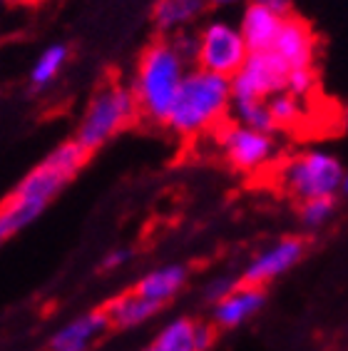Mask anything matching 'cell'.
<instances>
[{"label":"cell","instance_id":"6da1fadb","mask_svg":"<svg viewBox=\"0 0 348 351\" xmlns=\"http://www.w3.org/2000/svg\"><path fill=\"white\" fill-rule=\"evenodd\" d=\"M87 155L90 152L77 140H67L55 147L0 204V239H8L35 222L62 184L85 165Z\"/></svg>","mask_w":348,"mask_h":351},{"label":"cell","instance_id":"7a4b0ae2","mask_svg":"<svg viewBox=\"0 0 348 351\" xmlns=\"http://www.w3.org/2000/svg\"><path fill=\"white\" fill-rule=\"evenodd\" d=\"M232 77L209 73L204 68L187 70L172 112L167 117V128L179 137H197L212 132L224 122L232 110Z\"/></svg>","mask_w":348,"mask_h":351},{"label":"cell","instance_id":"3957f363","mask_svg":"<svg viewBox=\"0 0 348 351\" xmlns=\"http://www.w3.org/2000/svg\"><path fill=\"white\" fill-rule=\"evenodd\" d=\"M184 75H187V60L182 58L169 38L149 43L142 50L132 93L140 102V112L145 120L154 125H167Z\"/></svg>","mask_w":348,"mask_h":351},{"label":"cell","instance_id":"277c9868","mask_svg":"<svg viewBox=\"0 0 348 351\" xmlns=\"http://www.w3.org/2000/svg\"><path fill=\"white\" fill-rule=\"evenodd\" d=\"M137 117H142V112L132 88L120 85V82H110L97 90L90 100L75 140L80 142L87 152H92L108 140H112L117 132L129 128Z\"/></svg>","mask_w":348,"mask_h":351},{"label":"cell","instance_id":"5b68a950","mask_svg":"<svg viewBox=\"0 0 348 351\" xmlns=\"http://www.w3.org/2000/svg\"><path fill=\"white\" fill-rule=\"evenodd\" d=\"M346 169L338 162V157L326 149H306L288 157L279 169V182L284 192L306 202L319 197H336L343 189Z\"/></svg>","mask_w":348,"mask_h":351},{"label":"cell","instance_id":"8992f818","mask_svg":"<svg viewBox=\"0 0 348 351\" xmlns=\"http://www.w3.org/2000/svg\"><path fill=\"white\" fill-rule=\"evenodd\" d=\"M214 135L224 160L239 172H259L274 162L276 152H279L276 137L271 132L244 128L234 120L221 122L214 130Z\"/></svg>","mask_w":348,"mask_h":351},{"label":"cell","instance_id":"52a82bcc","mask_svg":"<svg viewBox=\"0 0 348 351\" xmlns=\"http://www.w3.org/2000/svg\"><path fill=\"white\" fill-rule=\"evenodd\" d=\"M249 47L239 25L227 21H212L199 30V53H197V68L209 73L234 77L239 68L247 62Z\"/></svg>","mask_w":348,"mask_h":351},{"label":"cell","instance_id":"ba28073f","mask_svg":"<svg viewBox=\"0 0 348 351\" xmlns=\"http://www.w3.org/2000/svg\"><path fill=\"white\" fill-rule=\"evenodd\" d=\"M291 70L274 50L249 53L247 62L232 77L234 100H269L271 95L286 90V77Z\"/></svg>","mask_w":348,"mask_h":351},{"label":"cell","instance_id":"9c48e42d","mask_svg":"<svg viewBox=\"0 0 348 351\" xmlns=\"http://www.w3.org/2000/svg\"><path fill=\"white\" fill-rule=\"evenodd\" d=\"M303 254H306V239L303 237H282L274 244H269L266 250H261L247 264V269L241 274V282L264 287V284L282 277L284 271L294 269L296 264L303 259Z\"/></svg>","mask_w":348,"mask_h":351},{"label":"cell","instance_id":"30bf717a","mask_svg":"<svg viewBox=\"0 0 348 351\" xmlns=\"http://www.w3.org/2000/svg\"><path fill=\"white\" fill-rule=\"evenodd\" d=\"M288 13H279L276 8L259 3V0H249L239 18V30L247 40L249 53H266L271 50L282 33L284 18Z\"/></svg>","mask_w":348,"mask_h":351},{"label":"cell","instance_id":"8fae6325","mask_svg":"<svg viewBox=\"0 0 348 351\" xmlns=\"http://www.w3.org/2000/svg\"><path fill=\"white\" fill-rule=\"evenodd\" d=\"M271 50L282 58L288 70L314 68L316 35H314V30L308 27L306 21H301L299 15L288 13L286 18H284L282 33H279V38H276Z\"/></svg>","mask_w":348,"mask_h":351},{"label":"cell","instance_id":"7c38bea8","mask_svg":"<svg viewBox=\"0 0 348 351\" xmlns=\"http://www.w3.org/2000/svg\"><path fill=\"white\" fill-rule=\"evenodd\" d=\"M266 304V291L264 287L241 282L232 294L216 302L212 309V324L219 329H236V326L247 324L249 319H254Z\"/></svg>","mask_w":348,"mask_h":351},{"label":"cell","instance_id":"4fadbf2b","mask_svg":"<svg viewBox=\"0 0 348 351\" xmlns=\"http://www.w3.org/2000/svg\"><path fill=\"white\" fill-rule=\"evenodd\" d=\"M108 326L110 319L105 309L82 314L75 322L62 326L60 331H55L47 341V351H87L102 337V331Z\"/></svg>","mask_w":348,"mask_h":351},{"label":"cell","instance_id":"5bb4252c","mask_svg":"<svg viewBox=\"0 0 348 351\" xmlns=\"http://www.w3.org/2000/svg\"><path fill=\"white\" fill-rule=\"evenodd\" d=\"M162 309V304L152 302V299L142 297L137 291H127V294H120L117 299H112L110 304H105L108 311L110 326H117V329H132V326H140L145 322L157 314Z\"/></svg>","mask_w":348,"mask_h":351},{"label":"cell","instance_id":"9a60e30c","mask_svg":"<svg viewBox=\"0 0 348 351\" xmlns=\"http://www.w3.org/2000/svg\"><path fill=\"white\" fill-rule=\"evenodd\" d=\"M187 277L189 271L184 264H164V267H157L149 274H145L137 282L134 291L142 294V297L152 299V302H157V304H167L169 299L184 287Z\"/></svg>","mask_w":348,"mask_h":351},{"label":"cell","instance_id":"2e32d148","mask_svg":"<svg viewBox=\"0 0 348 351\" xmlns=\"http://www.w3.org/2000/svg\"><path fill=\"white\" fill-rule=\"evenodd\" d=\"M207 5V0H157V5L152 10L154 27L164 35L177 33L195 18H199Z\"/></svg>","mask_w":348,"mask_h":351},{"label":"cell","instance_id":"e0dca14e","mask_svg":"<svg viewBox=\"0 0 348 351\" xmlns=\"http://www.w3.org/2000/svg\"><path fill=\"white\" fill-rule=\"evenodd\" d=\"M149 351H199L197 349V322L187 317L172 319L157 334Z\"/></svg>","mask_w":348,"mask_h":351},{"label":"cell","instance_id":"ac0fdd59","mask_svg":"<svg viewBox=\"0 0 348 351\" xmlns=\"http://www.w3.org/2000/svg\"><path fill=\"white\" fill-rule=\"evenodd\" d=\"M229 115L244 128L271 132V135L276 132L274 117H271V110H269V100H232Z\"/></svg>","mask_w":348,"mask_h":351},{"label":"cell","instance_id":"d6986e66","mask_svg":"<svg viewBox=\"0 0 348 351\" xmlns=\"http://www.w3.org/2000/svg\"><path fill=\"white\" fill-rule=\"evenodd\" d=\"M269 110L274 117L276 130H294L296 125H301L306 112H303V100L291 95L288 90H282L269 97Z\"/></svg>","mask_w":348,"mask_h":351},{"label":"cell","instance_id":"ffe728a7","mask_svg":"<svg viewBox=\"0 0 348 351\" xmlns=\"http://www.w3.org/2000/svg\"><path fill=\"white\" fill-rule=\"evenodd\" d=\"M67 60V47L65 45H50L47 50H42V55L38 58V62L30 70V82L33 88H45L58 77V73L62 70Z\"/></svg>","mask_w":348,"mask_h":351},{"label":"cell","instance_id":"44dd1931","mask_svg":"<svg viewBox=\"0 0 348 351\" xmlns=\"http://www.w3.org/2000/svg\"><path fill=\"white\" fill-rule=\"evenodd\" d=\"M336 197H319V199H306V202H301V207H299V217H301V222L306 230H319V227H323V224L331 219V215H334V202Z\"/></svg>","mask_w":348,"mask_h":351},{"label":"cell","instance_id":"7402d4cb","mask_svg":"<svg viewBox=\"0 0 348 351\" xmlns=\"http://www.w3.org/2000/svg\"><path fill=\"white\" fill-rule=\"evenodd\" d=\"M316 88V70L314 68H299L291 70L286 77V90L296 97H308Z\"/></svg>","mask_w":348,"mask_h":351},{"label":"cell","instance_id":"603a6c76","mask_svg":"<svg viewBox=\"0 0 348 351\" xmlns=\"http://www.w3.org/2000/svg\"><path fill=\"white\" fill-rule=\"evenodd\" d=\"M239 284L241 282H234V279H227V277L212 279V282L204 287V299H207V302H212V304H216V302H221L227 294H232Z\"/></svg>","mask_w":348,"mask_h":351},{"label":"cell","instance_id":"cb8c5ba5","mask_svg":"<svg viewBox=\"0 0 348 351\" xmlns=\"http://www.w3.org/2000/svg\"><path fill=\"white\" fill-rule=\"evenodd\" d=\"M214 339H216L214 324H209V322H197V349L209 351L212 344H214Z\"/></svg>","mask_w":348,"mask_h":351},{"label":"cell","instance_id":"d4e9b609","mask_svg":"<svg viewBox=\"0 0 348 351\" xmlns=\"http://www.w3.org/2000/svg\"><path fill=\"white\" fill-rule=\"evenodd\" d=\"M129 257H132V252H129V250L110 252L108 257H105V262H102V269H117V267H122V264L127 262Z\"/></svg>","mask_w":348,"mask_h":351},{"label":"cell","instance_id":"484cf974","mask_svg":"<svg viewBox=\"0 0 348 351\" xmlns=\"http://www.w3.org/2000/svg\"><path fill=\"white\" fill-rule=\"evenodd\" d=\"M259 3H266V5L276 8L279 13H288V8H291V0H259Z\"/></svg>","mask_w":348,"mask_h":351},{"label":"cell","instance_id":"4316f807","mask_svg":"<svg viewBox=\"0 0 348 351\" xmlns=\"http://www.w3.org/2000/svg\"><path fill=\"white\" fill-rule=\"evenodd\" d=\"M209 5H216V8H229V5H241V3H244V5H247L249 0H207Z\"/></svg>","mask_w":348,"mask_h":351},{"label":"cell","instance_id":"83f0119b","mask_svg":"<svg viewBox=\"0 0 348 351\" xmlns=\"http://www.w3.org/2000/svg\"><path fill=\"white\" fill-rule=\"evenodd\" d=\"M343 195H348V169H346V177H343V189H341Z\"/></svg>","mask_w":348,"mask_h":351},{"label":"cell","instance_id":"f1b7e54d","mask_svg":"<svg viewBox=\"0 0 348 351\" xmlns=\"http://www.w3.org/2000/svg\"><path fill=\"white\" fill-rule=\"evenodd\" d=\"M343 122H346V125H348V110H346V112H343Z\"/></svg>","mask_w":348,"mask_h":351},{"label":"cell","instance_id":"f546056e","mask_svg":"<svg viewBox=\"0 0 348 351\" xmlns=\"http://www.w3.org/2000/svg\"><path fill=\"white\" fill-rule=\"evenodd\" d=\"M147 351H149V349H147Z\"/></svg>","mask_w":348,"mask_h":351}]
</instances>
